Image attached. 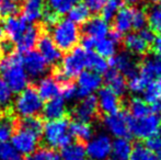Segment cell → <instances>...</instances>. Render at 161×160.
Wrapping results in <instances>:
<instances>
[{"instance_id": "obj_1", "label": "cell", "mask_w": 161, "mask_h": 160, "mask_svg": "<svg viewBox=\"0 0 161 160\" xmlns=\"http://www.w3.org/2000/svg\"><path fill=\"white\" fill-rule=\"evenodd\" d=\"M0 74L13 93H19L29 85V76L20 53H10L0 59Z\"/></svg>"}, {"instance_id": "obj_2", "label": "cell", "mask_w": 161, "mask_h": 160, "mask_svg": "<svg viewBox=\"0 0 161 160\" xmlns=\"http://www.w3.org/2000/svg\"><path fill=\"white\" fill-rule=\"evenodd\" d=\"M87 51L82 47H74L67 52L62 60V66L55 70L53 77L59 83H64L72 78H77L86 68L87 65Z\"/></svg>"}, {"instance_id": "obj_3", "label": "cell", "mask_w": 161, "mask_h": 160, "mask_svg": "<svg viewBox=\"0 0 161 160\" xmlns=\"http://www.w3.org/2000/svg\"><path fill=\"white\" fill-rule=\"evenodd\" d=\"M43 139L48 148H64L72 143V136L69 130V122L62 118L48 121L43 127Z\"/></svg>"}, {"instance_id": "obj_4", "label": "cell", "mask_w": 161, "mask_h": 160, "mask_svg": "<svg viewBox=\"0 0 161 160\" xmlns=\"http://www.w3.org/2000/svg\"><path fill=\"white\" fill-rule=\"evenodd\" d=\"M52 40L60 52H69L80 42V31L69 19L58 20L52 28Z\"/></svg>"}, {"instance_id": "obj_5", "label": "cell", "mask_w": 161, "mask_h": 160, "mask_svg": "<svg viewBox=\"0 0 161 160\" xmlns=\"http://www.w3.org/2000/svg\"><path fill=\"white\" fill-rule=\"evenodd\" d=\"M43 100L33 87H26L19 92L14 101V111L23 119L36 116L42 112Z\"/></svg>"}, {"instance_id": "obj_6", "label": "cell", "mask_w": 161, "mask_h": 160, "mask_svg": "<svg viewBox=\"0 0 161 160\" xmlns=\"http://www.w3.org/2000/svg\"><path fill=\"white\" fill-rule=\"evenodd\" d=\"M161 132V114L149 113L139 119H129V134L137 139H147Z\"/></svg>"}, {"instance_id": "obj_7", "label": "cell", "mask_w": 161, "mask_h": 160, "mask_svg": "<svg viewBox=\"0 0 161 160\" xmlns=\"http://www.w3.org/2000/svg\"><path fill=\"white\" fill-rule=\"evenodd\" d=\"M112 139L106 133L93 135L85 146L86 154L90 160H108L111 156Z\"/></svg>"}, {"instance_id": "obj_8", "label": "cell", "mask_w": 161, "mask_h": 160, "mask_svg": "<svg viewBox=\"0 0 161 160\" xmlns=\"http://www.w3.org/2000/svg\"><path fill=\"white\" fill-rule=\"evenodd\" d=\"M41 136L26 128L19 127L11 136V145L21 155H31L37 149Z\"/></svg>"}, {"instance_id": "obj_9", "label": "cell", "mask_w": 161, "mask_h": 160, "mask_svg": "<svg viewBox=\"0 0 161 160\" xmlns=\"http://www.w3.org/2000/svg\"><path fill=\"white\" fill-rule=\"evenodd\" d=\"M102 125L106 130V134L119 138L129 135V116L123 111L106 114L102 120Z\"/></svg>"}, {"instance_id": "obj_10", "label": "cell", "mask_w": 161, "mask_h": 160, "mask_svg": "<svg viewBox=\"0 0 161 160\" xmlns=\"http://www.w3.org/2000/svg\"><path fill=\"white\" fill-rule=\"evenodd\" d=\"M77 78V97L80 99L92 96L102 86L101 75L94 71L83 70Z\"/></svg>"}, {"instance_id": "obj_11", "label": "cell", "mask_w": 161, "mask_h": 160, "mask_svg": "<svg viewBox=\"0 0 161 160\" xmlns=\"http://www.w3.org/2000/svg\"><path fill=\"white\" fill-rule=\"evenodd\" d=\"M96 98L97 103V109L102 113L105 114V115L119 111V108H121L119 97L113 90H111L110 88H100L97 90V96Z\"/></svg>"}, {"instance_id": "obj_12", "label": "cell", "mask_w": 161, "mask_h": 160, "mask_svg": "<svg viewBox=\"0 0 161 160\" xmlns=\"http://www.w3.org/2000/svg\"><path fill=\"white\" fill-rule=\"evenodd\" d=\"M108 64L112 69H115L127 77L137 73V63L134 56L128 52H119L115 54L113 57L108 58Z\"/></svg>"}, {"instance_id": "obj_13", "label": "cell", "mask_w": 161, "mask_h": 160, "mask_svg": "<svg viewBox=\"0 0 161 160\" xmlns=\"http://www.w3.org/2000/svg\"><path fill=\"white\" fill-rule=\"evenodd\" d=\"M36 46L38 49L37 52L48 65H55L62 59V52L48 34L40 35L36 42Z\"/></svg>"}, {"instance_id": "obj_14", "label": "cell", "mask_w": 161, "mask_h": 160, "mask_svg": "<svg viewBox=\"0 0 161 160\" xmlns=\"http://www.w3.org/2000/svg\"><path fill=\"white\" fill-rule=\"evenodd\" d=\"M23 66L29 77L37 78L46 73L48 64L37 51L32 49L25 53L23 57Z\"/></svg>"}, {"instance_id": "obj_15", "label": "cell", "mask_w": 161, "mask_h": 160, "mask_svg": "<svg viewBox=\"0 0 161 160\" xmlns=\"http://www.w3.org/2000/svg\"><path fill=\"white\" fill-rule=\"evenodd\" d=\"M97 110L99 109H97V98L94 96H89L87 98H83L81 102H79L75 107L72 115L76 121L89 123L97 116Z\"/></svg>"}, {"instance_id": "obj_16", "label": "cell", "mask_w": 161, "mask_h": 160, "mask_svg": "<svg viewBox=\"0 0 161 160\" xmlns=\"http://www.w3.org/2000/svg\"><path fill=\"white\" fill-rule=\"evenodd\" d=\"M83 32L87 36L94 40H100L108 36L110 31V24L101 17H93L85 23Z\"/></svg>"}, {"instance_id": "obj_17", "label": "cell", "mask_w": 161, "mask_h": 160, "mask_svg": "<svg viewBox=\"0 0 161 160\" xmlns=\"http://www.w3.org/2000/svg\"><path fill=\"white\" fill-rule=\"evenodd\" d=\"M29 24L26 23V21L23 18L17 17V15H13V17H8L6 19V21L3 22V31L4 34L9 37L10 42L17 43L18 40L22 36L24 32H25L26 28H28Z\"/></svg>"}, {"instance_id": "obj_18", "label": "cell", "mask_w": 161, "mask_h": 160, "mask_svg": "<svg viewBox=\"0 0 161 160\" xmlns=\"http://www.w3.org/2000/svg\"><path fill=\"white\" fill-rule=\"evenodd\" d=\"M60 88H62V85L55 78L52 76H46L40 79L37 82L36 91L42 100L48 101L60 96Z\"/></svg>"}, {"instance_id": "obj_19", "label": "cell", "mask_w": 161, "mask_h": 160, "mask_svg": "<svg viewBox=\"0 0 161 160\" xmlns=\"http://www.w3.org/2000/svg\"><path fill=\"white\" fill-rule=\"evenodd\" d=\"M133 12L131 7H122L113 19L114 30L119 34H127L133 29Z\"/></svg>"}, {"instance_id": "obj_20", "label": "cell", "mask_w": 161, "mask_h": 160, "mask_svg": "<svg viewBox=\"0 0 161 160\" xmlns=\"http://www.w3.org/2000/svg\"><path fill=\"white\" fill-rule=\"evenodd\" d=\"M139 74L144 76L148 82L161 79V57L149 56L145 58L140 66Z\"/></svg>"}, {"instance_id": "obj_21", "label": "cell", "mask_w": 161, "mask_h": 160, "mask_svg": "<svg viewBox=\"0 0 161 160\" xmlns=\"http://www.w3.org/2000/svg\"><path fill=\"white\" fill-rule=\"evenodd\" d=\"M43 114L44 118L48 121L58 120L64 118L66 113V102L62 97H56L54 99L48 100L45 105H43Z\"/></svg>"}, {"instance_id": "obj_22", "label": "cell", "mask_w": 161, "mask_h": 160, "mask_svg": "<svg viewBox=\"0 0 161 160\" xmlns=\"http://www.w3.org/2000/svg\"><path fill=\"white\" fill-rule=\"evenodd\" d=\"M124 46L128 53L137 56L146 54L149 48V44L140 36L138 32L127 33V35L124 39Z\"/></svg>"}, {"instance_id": "obj_23", "label": "cell", "mask_w": 161, "mask_h": 160, "mask_svg": "<svg viewBox=\"0 0 161 160\" xmlns=\"http://www.w3.org/2000/svg\"><path fill=\"white\" fill-rule=\"evenodd\" d=\"M44 1L45 0H24L22 4V18L31 23L38 21L44 11Z\"/></svg>"}, {"instance_id": "obj_24", "label": "cell", "mask_w": 161, "mask_h": 160, "mask_svg": "<svg viewBox=\"0 0 161 160\" xmlns=\"http://www.w3.org/2000/svg\"><path fill=\"white\" fill-rule=\"evenodd\" d=\"M105 82L108 85V88L115 92L119 97L125 96L127 91V80L125 76L122 75L115 69H111L105 73Z\"/></svg>"}, {"instance_id": "obj_25", "label": "cell", "mask_w": 161, "mask_h": 160, "mask_svg": "<svg viewBox=\"0 0 161 160\" xmlns=\"http://www.w3.org/2000/svg\"><path fill=\"white\" fill-rule=\"evenodd\" d=\"M133 152V145L127 137L115 138L112 141L111 148V158L112 160H129Z\"/></svg>"}, {"instance_id": "obj_26", "label": "cell", "mask_w": 161, "mask_h": 160, "mask_svg": "<svg viewBox=\"0 0 161 160\" xmlns=\"http://www.w3.org/2000/svg\"><path fill=\"white\" fill-rule=\"evenodd\" d=\"M38 36H40L38 29L35 25H32V24L28 25L25 32L22 34V36L15 43L19 53H26V52L32 51L33 47L36 45Z\"/></svg>"}, {"instance_id": "obj_27", "label": "cell", "mask_w": 161, "mask_h": 160, "mask_svg": "<svg viewBox=\"0 0 161 160\" xmlns=\"http://www.w3.org/2000/svg\"><path fill=\"white\" fill-rule=\"evenodd\" d=\"M69 130L71 136L80 141H88L93 136V128L89 123L85 122L75 121L69 123Z\"/></svg>"}, {"instance_id": "obj_28", "label": "cell", "mask_w": 161, "mask_h": 160, "mask_svg": "<svg viewBox=\"0 0 161 160\" xmlns=\"http://www.w3.org/2000/svg\"><path fill=\"white\" fill-rule=\"evenodd\" d=\"M60 160H88L85 146L81 143H70L62 148Z\"/></svg>"}, {"instance_id": "obj_29", "label": "cell", "mask_w": 161, "mask_h": 160, "mask_svg": "<svg viewBox=\"0 0 161 160\" xmlns=\"http://www.w3.org/2000/svg\"><path fill=\"white\" fill-rule=\"evenodd\" d=\"M117 43L111 39L110 36H105L103 39H100L96 41V45H94V49L96 53L99 56L103 58H111L116 54L117 52Z\"/></svg>"}, {"instance_id": "obj_30", "label": "cell", "mask_w": 161, "mask_h": 160, "mask_svg": "<svg viewBox=\"0 0 161 160\" xmlns=\"http://www.w3.org/2000/svg\"><path fill=\"white\" fill-rule=\"evenodd\" d=\"M68 19L75 24H85L90 19L91 11L88 9L85 3H76L69 11H68Z\"/></svg>"}, {"instance_id": "obj_31", "label": "cell", "mask_w": 161, "mask_h": 160, "mask_svg": "<svg viewBox=\"0 0 161 160\" xmlns=\"http://www.w3.org/2000/svg\"><path fill=\"white\" fill-rule=\"evenodd\" d=\"M17 130L15 120L10 114L0 116V143H7Z\"/></svg>"}, {"instance_id": "obj_32", "label": "cell", "mask_w": 161, "mask_h": 160, "mask_svg": "<svg viewBox=\"0 0 161 160\" xmlns=\"http://www.w3.org/2000/svg\"><path fill=\"white\" fill-rule=\"evenodd\" d=\"M86 68H89V70L94 71V73L102 75L105 74L108 69V64L105 58L99 56L97 53L93 52H88L87 53V65Z\"/></svg>"}, {"instance_id": "obj_33", "label": "cell", "mask_w": 161, "mask_h": 160, "mask_svg": "<svg viewBox=\"0 0 161 160\" xmlns=\"http://www.w3.org/2000/svg\"><path fill=\"white\" fill-rule=\"evenodd\" d=\"M128 111L131 119H139L150 113L149 105L144 99L135 97L128 103Z\"/></svg>"}, {"instance_id": "obj_34", "label": "cell", "mask_w": 161, "mask_h": 160, "mask_svg": "<svg viewBox=\"0 0 161 160\" xmlns=\"http://www.w3.org/2000/svg\"><path fill=\"white\" fill-rule=\"evenodd\" d=\"M142 94H144V100L148 104L159 102L161 99V79L150 81L147 85Z\"/></svg>"}, {"instance_id": "obj_35", "label": "cell", "mask_w": 161, "mask_h": 160, "mask_svg": "<svg viewBox=\"0 0 161 160\" xmlns=\"http://www.w3.org/2000/svg\"><path fill=\"white\" fill-rule=\"evenodd\" d=\"M148 81L142 75H140L139 73H135L134 75L129 76L128 81H127V90L134 94H140L144 92V90L146 89Z\"/></svg>"}, {"instance_id": "obj_36", "label": "cell", "mask_w": 161, "mask_h": 160, "mask_svg": "<svg viewBox=\"0 0 161 160\" xmlns=\"http://www.w3.org/2000/svg\"><path fill=\"white\" fill-rule=\"evenodd\" d=\"M123 7L122 0H106L104 6L101 9V18H103L105 21H112L119 9Z\"/></svg>"}, {"instance_id": "obj_37", "label": "cell", "mask_w": 161, "mask_h": 160, "mask_svg": "<svg viewBox=\"0 0 161 160\" xmlns=\"http://www.w3.org/2000/svg\"><path fill=\"white\" fill-rule=\"evenodd\" d=\"M22 7V0H0V15L13 17L19 13Z\"/></svg>"}, {"instance_id": "obj_38", "label": "cell", "mask_w": 161, "mask_h": 160, "mask_svg": "<svg viewBox=\"0 0 161 160\" xmlns=\"http://www.w3.org/2000/svg\"><path fill=\"white\" fill-rule=\"evenodd\" d=\"M47 6L52 11L56 12L58 15L66 14L79 0H46Z\"/></svg>"}, {"instance_id": "obj_39", "label": "cell", "mask_w": 161, "mask_h": 160, "mask_svg": "<svg viewBox=\"0 0 161 160\" xmlns=\"http://www.w3.org/2000/svg\"><path fill=\"white\" fill-rule=\"evenodd\" d=\"M148 24L153 32L161 34V6H153L147 12Z\"/></svg>"}, {"instance_id": "obj_40", "label": "cell", "mask_w": 161, "mask_h": 160, "mask_svg": "<svg viewBox=\"0 0 161 160\" xmlns=\"http://www.w3.org/2000/svg\"><path fill=\"white\" fill-rule=\"evenodd\" d=\"M129 160H161L155 154L150 152L146 145L137 144L135 147H133V152L129 157Z\"/></svg>"}, {"instance_id": "obj_41", "label": "cell", "mask_w": 161, "mask_h": 160, "mask_svg": "<svg viewBox=\"0 0 161 160\" xmlns=\"http://www.w3.org/2000/svg\"><path fill=\"white\" fill-rule=\"evenodd\" d=\"M28 160H60V156L53 148L42 147L29 155Z\"/></svg>"}, {"instance_id": "obj_42", "label": "cell", "mask_w": 161, "mask_h": 160, "mask_svg": "<svg viewBox=\"0 0 161 160\" xmlns=\"http://www.w3.org/2000/svg\"><path fill=\"white\" fill-rule=\"evenodd\" d=\"M19 127L26 128V130H31V132L42 136L44 124H43V121L41 120V119L36 118V116H32V118L23 119V120L20 122Z\"/></svg>"}, {"instance_id": "obj_43", "label": "cell", "mask_w": 161, "mask_h": 160, "mask_svg": "<svg viewBox=\"0 0 161 160\" xmlns=\"http://www.w3.org/2000/svg\"><path fill=\"white\" fill-rule=\"evenodd\" d=\"M148 24L147 12L142 8H134L133 12V29L136 31H140L145 29Z\"/></svg>"}, {"instance_id": "obj_44", "label": "cell", "mask_w": 161, "mask_h": 160, "mask_svg": "<svg viewBox=\"0 0 161 160\" xmlns=\"http://www.w3.org/2000/svg\"><path fill=\"white\" fill-rule=\"evenodd\" d=\"M13 92L2 78H0V107H7L11 102Z\"/></svg>"}, {"instance_id": "obj_45", "label": "cell", "mask_w": 161, "mask_h": 160, "mask_svg": "<svg viewBox=\"0 0 161 160\" xmlns=\"http://www.w3.org/2000/svg\"><path fill=\"white\" fill-rule=\"evenodd\" d=\"M146 147L148 148L153 154H155L156 156L159 157L161 159V136L160 135H156V136L147 139Z\"/></svg>"}, {"instance_id": "obj_46", "label": "cell", "mask_w": 161, "mask_h": 160, "mask_svg": "<svg viewBox=\"0 0 161 160\" xmlns=\"http://www.w3.org/2000/svg\"><path fill=\"white\" fill-rule=\"evenodd\" d=\"M60 94H63V98L67 99V100H71V99L77 97V87L75 83L70 82V81H66L62 85L60 88Z\"/></svg>"}, {"instance_id": "obj_47", "label": "cell", "mask_w": 161, "mask_h": 160, "mask_svg": "<svg viewBox=\"0 0 161 160\" xmlns=\"http://www.w3.org/2000/svg\"><path fill=\"white\" fill-rule=\"evenodd\" d=\"M18 152H15V149L12 147L11 144L3 143L2 145H0V159L2 160H11L13 159L15 156H18Z\"/></svg>"}, {"instance_id": "obj_48", "label": "cell", "mask_w": 161, "mask_h": 160, "mask_svg": "<svg viewBox=\"0 0 161 160\" xmlns=\"http://www.w3.org/2000/svg\"><path fill=\"white\" fill-rule=\"evenodd\" d=\"M42 19H43V23H44V25L47 26V28H53V26L57 23L58 20H59L58 19L57 13L54 12V11H52L51 9L43 11Z\"/></svg>"}, {"instance_id": "obj_49", "label": "cell", "mask_w": 161, "mask_h": 160, "mask_svg": "<svg viewBox=\"0 0 161 160\" xmlns=\"http://www.w3.org/2000/svg\"><path fill=\"white\" fill-rule=\"evenodd\" d=\"M106 0H83V3L92 12H100Z\"/></svg>"}, {"instance_id": "obj_50", "label": "cell", "mask_w": 161, "mask_h": 160, "mask_svg": "<svg viewBox=\"0 0 161 160\" xmlns=\"http://www.w3.org/2000/svg\"><path fill=\"white\" fill-rule=\"evenodd\" d=\"M94 45H96V40L86 35V36L81 40V46L80 47H82V48L87 52H91L92 49H94Z\"/></svg>"}, {"instance_id": "obj_51", "label": "cell", "mask_w": 161, "mask_h": 160, "mask_svg": "<svg viewBox=\"0 0 161 160\" xmlns=\"http://www.w3.org/2000/svg\"><path fill=\"white\" fill-rule=\"evenodd\" d=\"M140 34V36L142 37L145 41H146L148 44H150V43H153V39H155V32H153L151 29H142V30H140L139 32H138Z\"/></svg>"}, {"instance_id": "obj_52", "label": "cell", "mask_w": 161, "mask_h": 160, "mask_svg": "<svg viewBox=\"0 0 161 160\" xmlns=\"http://www.w3.org/2000/svg\"><path fill=\"white\" fill-rule=\"evenodd\" d=\"M153 49L155 52L156 56L161 57V34L158 36H155V39L153 41Z\"/></svg>"}, {"instance_id": "obj_53", "label": "cell", "mask_w": 161, "mask_h": 160, "mask_svg": "<svg viewBox=\"0 0 161 160\" xmlns=\"http://www.w3.org/2000/svg\"><path fill=\"white\" fill-rule=\"evenodd\" d=\"M108 36H110L111 39L114 41L115 43H117V44H119V43L122 41V34H119V32H116L115 30L113 31V32H110V33H108Z\"/></svg>"}, {"instance_id": "obj_54", "label": "cell", "mask_w": 161, "mask_h": 160, "mask_svg": "<svg viewBox=\"0 0 161 160\" xmlns=\"http://www.w3.org/2000/svg\"><path fill=\"white\" fill-rule=\"evenodd\" d=\"M4 37H6L4 31H3V29H2V26H0V46H1V44L4 42Z\"/></svg>"}, {"instance_id": "obj_55", "label": "cell", "mask_w": 161, "mask_h": 160, "mask_svg": "<svg viewBox=\"0 0 161 160\" xmlns=\"http://www.w3.org/2000/svg\"><path fill=\"white\" fill-rule=\"evenodd\" d=\"M142 0H125V2H127L130 6H135V4H138Z\"/></svg>"}, {"instance_id": "obj_56", "label": "cell", "mask_w": 161, "mask_h": 160, "mask_svg": "<svg viewBox=\"0 0 161 160\" xmlns=\"http://www.w3.org/2000/svg\"><path fill=\"white\" fill-rule=\"evenodd\" d=\"M11 160H25V159H23L22 157H19V156H15L13 159H11Z\"/></svg>"}, {"instance_id": "obj_57", "label": "cell", "mask_w": 161, "mask_h": 160, "mask_svg": "<svg viewBox=\"0 0 161 160\" xmlns=\"http://www.w3.org/2000/svg\"><path fill=\"white\" fill-rule=\"evenodd\" d=\"M150 1H153V2H156V1H159V0H150Z\"/></svg>"}, {"instance_id": "obj_58", "label": "cell", "mask_w": 161, "mask_h": 160, "mask_svg": "<svg viewBox=\"0 0 161 160\" xmlns=\"http://www.w3.org/2000/svg\"><path fill=\"white\" fill-rule=\"evenodd\" d=\"M160 102H161V99H160Z\"/></svg>"}, {"instance_id": "obj_59", "label": "cell", "mask_w": 161, "mask_h": 160, "mask_svg": "<svg viewBox=\"0 0 161 160\" xmlns=\"http://www.w3.org/2000/svg\"><path fill=\"white\" fill-rule=\"evenodd\" d=\"M160 1H161V0H160Z\"/></svg>"}]
</instances>
